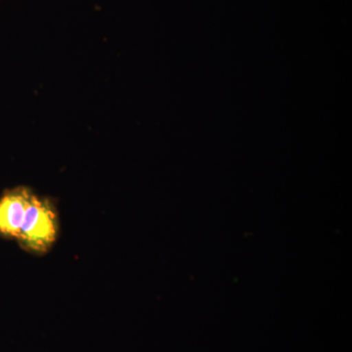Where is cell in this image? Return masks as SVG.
Returning a JSON list of instances; mask_svg holds the SVG:
<instances>
[{
  "label": "cell",
  "mask_w": 352,
  "mask_h": 352,
  "mask_svg": "<svg viewBox=\"0 0 352 352\" xmlns=\"http://www.w3.org/2000/svg\"><path fill=\"white\" fill-rule=\"evenodd\" d=\"M58 234L59 217L54 204L32 194L17 242L25 251L44 254L56 243Z\"/></svg>",
  "instance_id": "cell-1"
},
{
  "label": "cell",
  "mask_w": 352,
  "mask_h": 352,
  "mask_svg": "<svg viewBox=\"0 0 352 352\" xmlns=\"http://www.w3.org/2000/svg\"><path fill=\"white\" fill-rule=\"evenodd\" d=\"M32 194L28 187H16L0 197V236L17 241Z\"/></svg>",
  "instance_id": "cell-2"
}]
</instances>
